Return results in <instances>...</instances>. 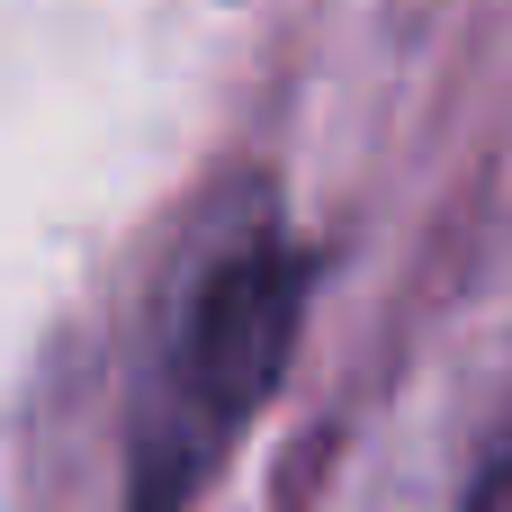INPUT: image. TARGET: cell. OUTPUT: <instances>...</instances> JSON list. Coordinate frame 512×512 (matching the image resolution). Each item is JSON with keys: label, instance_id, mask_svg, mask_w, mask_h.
<instances>
[{"label": "cell", "instance_id": "cell-1", "mask_svg": "<svg viewBox=\"0 0 512 512\" xmlns=\"http://www.w3.org/2000/svg\"><path fill=\"white\" fill-rule=\"evenodd\" d=\"M306 324V261L288 243H234L225 261H207V279L189 288L144 423H135V504L126 512H180L207 468L234 450V432L270 405L288 351Z\"/></svg>", "mask_w": 512, "mask_h": 512}]
</instances>
